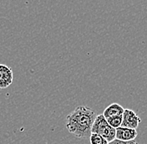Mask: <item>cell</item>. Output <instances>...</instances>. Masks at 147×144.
I'll return each mask as SVG.
<instances>
[{"label": "cell", "mask_w": 147, "mask_h": 144, "mask_svg": "<svg viewBox=\"0 0 147 144\" xmlns=\"http://www.w3.org/2000/svg\"><path fill=\"white\" fill-rule=\"evenodd\" d=\"M95 113L90 108L79 106L67 116L66 127L78 138L90 137L92 127L95 120Z\"/></svg>", "instance_id": "obj_1"}, {"label": "cell", "mask_w": 147, "mask_h": 144, "mask_svg": "<svg viewBox=\"0 0 147 144\" xmlns=\"http://www.w3.org/2000/svg\"><path fill=\"white\" fill-rule=\"evenodd\" d=\"M92 133H96L102 136L109 143L114 141L116 137V129L110 126L107 123L106 118L103 114L98 115L95 117L92 127Z\"/></svg>", "instance_id": "obj_2"}, {"label": "cell", "mask_w": 147, "mask_h": 144, "mask_svg": "<svg viewBox=\"0 0 147 144\" xmlns=\"http://www.w3.org/2000/svg\"><path fill=\"white\" fill-rule=\"evenodd\" d=\"M140 123H141L140 118L133 110L125 109L123 113V121L121 124L122 127H127V128L136 130Z\"/></svg>", "instance_id": "obj_3"}, {"label": "cell", "mask_w": 147, "mask_h": 144, "mask_svg": "<svg viewBox=\"0 0 147 144\" xmlns=\"http://www.w3.org/2000/svg\"><path fill=\"white\" fill-rule=\"evenodd\" d=\"M13 80V74L11 68L0 64V88H6L12 84Z\"/></svg>", "instance_id": "obj_4"}, {"label": "cell", "mask_w": 147, "mask_h": 144, "mask_svg": "<svg viewBox=\"0 0 147 144\" xmlns=\"http://www.w3.org/2000/svg\"><path fill=\"white\" fill-rule=\"evenodd\" d=\"M137 135V131L136 129H130L127 127H119L116 129L115 139L124 141V142H129V141H134L136 138Z\"/></svg>", "instance_id": "obj_5"}, {"label": "cell", "mask_w": 147, "mask_h": 144, "mask_svg": "<svg viewBox=\"0 0 147 144\" xmlns=\"http://www.w3.org/2000/svg\"><path fill=\"white\" fill-rule=\"evenodd\" d=\"M125 109L122 106H120L118 103H112L110 106L105 109L103 115L106 119L109 117H114V116H119V115H123Z\"/></svg>", "instance_id": "obj_6"}, {"label": "cell", "mask_w": 147, "mask_h": 144, "mask_svg": "<svg viewBox=\"0 0 147 144\" xmlns=\"http://www.w3.org/2000/svg\"><path fill=\"white\" fill-rule=\"evenodd\" d=\"M107 123L110 124L112 127L115 129H117L118 127H121L122 121H123V115H119V116H114V117H109L106 119Z\"/></svg>", "instance_id": "obj_7"}, {"label": "cell", "mask_w": 147, "mask_h": 144, "mask_svg": "<svg viewBox=\"0 0 147 144\" xmlns=\"http://www.w3.org/2000/svg\"><path fill=\"white\" fill-rule=\"evenodd\" d=\"M90 144H109V142L105 138L96 133H91L90 137Z\"/></svg>", "instance_id": "obj_8"}, {"label": "cell", "mask_w": 147, "mask_h": 144, "mask_svg": "<svg viewBox=\"0 0 147 144\" xmlns=\"http://www.w3.org/2000/svg\"><path fill=\"white\" fill-rule=\"evenodd\" d=\"M137 143L134 140V141H129V142H124V141H120L118 139H115L114 141L109 143V144H136Z\"/></svg>", "instance_id": "obj_9"}, {"label": "cell", "mask_w": 147, "mask_h": 144, "mask_svg": "<svg viewBox=\"0 0 147 144\" xmlns=\"http://www.w3.org/2000/svg\"><path fill=\"white\" fill-rule=\"evenodd\" d=\"M136 144H138V143H136Z\"/></svg>", "instance_id": "obj_10"}]
</instances>
